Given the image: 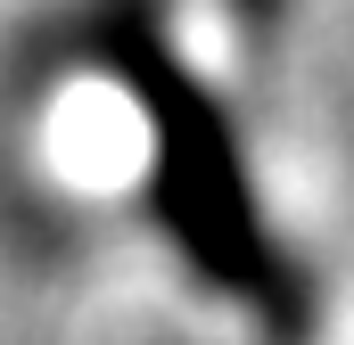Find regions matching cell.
I'll return each mask as SVG.
<instances>
[{
    "label": "cell",
    "mask_w": 354,
    "mask_h": 345,
    "mask_svg": "<svg viewBox=\"0 0 354 345\" xmlns=\"http://www.w3.org/2000/svg\"><path fill=\"white\" fill-rule=\"evenodd\" d=\"M231 8V25L248 33V41H272L280 25H288V0H223Z\"/></svg>",
    "instance_id": "obj_1"
}]
</instances>
